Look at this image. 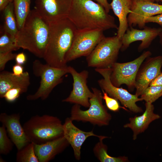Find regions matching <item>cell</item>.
<instances>
[{
    "label": "cell",
    "instance_id": "cell-9",
    "mask_svg": "<svg viewBox=\"0 0 162 162\" xmlns=\"http://www.w3.org/2000/svg\"><path fill=\"white\" fill-rule=\"evenodd\" d=\"M95 70L103 77V78L98 81L102 90L106 92L110 96L119 100L123 106L131 112L135 113L143 112L142 108L136 104V102L142 100L141 98L135 94L130 93L125 89L117 87L112 84L110 78L112 71L111 68H95Z\"/></svg>",
    "mask_w": 162,
    "mask_h": 162
},
{
    "label": "cell",
    "instance_id": "cell-31",
    "mask_svg": "<svg viewBox=\"0 0 162 162\" xmlns=\"http://www.w3.org/2000/svg\"><path fill=\"white\" fill-rule=\"evenodd\" d=\"M16 55L12 52L0 53V71L3 70L7 62L15 58Z\"/></svg>",
    "mask_w": 162,
    "mask_h": 162
},
{
    "label": "cell",
    "instance_id": "cell-35",
    "mask_svg": "<svg viewBox=\"0 0 162 162\" xmlns=\"http://www.w3.org/2000/svg\"><path fill=\"white\" fill-rule=\"evenodd\" d=\"M149 86H162V72L151 81Z\"/></svg>",
    "mask_w": 162,
    "mask_h": 162
},
{
    "label": "cell",
    "instance_id": "cell-10",
    "mask_svg": "<svg viewBox=\"0 0 162 162\" xmlns=\"http://www.w3.org/2000/svg\"><path fill=\"white\" fill-rule=\"evenodd\" d=\"M103 32L100 29L77 30L71 46L65 56L66 63L88 56L105 37Z\"/></svg>",
    "mask_w": 162,
    "mask_h": 162
},
{
    "label": "cell",
    "instance_id": "cell-32",
    "mask_svg": "<svg viewBox=\"0 0 162 162\" xmlns=\"http://www.w3.org/2000/svg\"><path fill=\"white\" fill-rule=\"evenodd\" d=\"M146 23L148 22L156 23L162 27V14L150 17L145 21Z\"/></svg>",
    "mask_w": 162,
    "mask_h": 162
},
{
    "label": "cell",
    "instance_id": "cell-13",
    "mask_svg": "<svg viewBox=\"0 0 162 162\" xmlns=\"http://www.w3.org/2000/svg\"><path fill=\"white\" fill-rule=\"evenodd\" d=\"M162 56L147 57L141 64L136 78L135 94L140 96L161 71Z\"/></svg>",
    "mask_w": 162,
    "mask_h": 162
},
{
    "label": "cell",
    "instance_id": "cell-36",
    "mask_svg": "<svg viewBox=\"0 0 162 162\" xmlns=\"http://www.w3.org/2000/svg\"><path fill=\"white\" fill-rule=\"evenodd\" d=\"M101 5L105 9L106 11L109 13L111 9L110 4H109L107 0H94Z\"/></svg>",
    "mask_w": 162,
    "mask_h": 162
},
{
    "label": "cell",
    "instance_id": "cell-23",
    "mask_svg": "<svg viewBox=\"0 0 162 162\" xmlns=\"http://www.w3.org/2000/svg\"><path fill=\"white\" fill-rule=\"evenodd\" d=\"M4 31L15 37L18 31L13 2H10L3 10Z\"/></svg>",
    "mask_w": 162,
    "mask_h": 162
},
{
    "label": "cell",
    "instance_id": "cell-38",
    "mask_svg": "<svg viewBox=\"0 0 162 162\" xmlns=\"http://www.w3.org/2000/svg\"><path fill=\"white\" fill-rule=\"evenodd\" d=\"M160 43L162 46V32L160 33L159 35Z\"/></svg>",
    "mask_w": 162,
    "mask_h": 162
},
{
    "label": "cell",
    "instance_id": "cell-6",
    "mask_svg": "<svg viewBox=\"0 0 162 162\" xmlns=\"http://www.w3.org/2000/svg\"><path fill=\"white\" fill-rule=\"evenodd\" d=\"M92 97L89 99L90 105L88 110H82L80 105L75 104L72 107L70 118L73 121L88 122L99 126L109 124L112 118L102 102L101 92L95 88H92Z\"/></svg>",
    "mask_w": 162,
    "mask_h": 162
},
{
    "label": "cell",
    "instance_id": "cell-25",
    "mask_svg": "<svg viewBox=\"0 0 162 162\" xmlns=\"http://www.w3.org/2000/svg\"><path fill=\"white\" fill-rule=\"evenodd\" d=\"M16 161L17 162H39L35 153L33 142H30L21 149L18 150Z\"/></svg>",
    "mask_w": 162,
    "mask_h": 162
},
{
    "label": "cell",
    "instance_id": "cell-41",
    "mask_svg": "<svg viewBox=\"0 0 162 162\" xmlns=\"http://www.w3.org/2000/svg\"><path fill=\"white\" fill-rule=\"evenodd\" d=\"M10 2H13V0H10Z\"/></svg>",
    "mask_w": 162,
    "mask_h": 162
},
{
    "label": "cell",
    "instance_id": "cell-16",
    "mask_svg": "<svg viewBox=\"0 0 162 162\" xmlns=\"http://www.w3.org/2000/svg\"><path fill=\"white\" fill-rule=\"evenodd\" d=\"M20 117L19 113H2L0 115V121L5 126L8 136L17 150L30 142L21 124Z\"/></svg>",
    "mask_w": 162,
    "mask_h": 162
},
{
    "label": "cell",
    "instance_id": "cell-33",
    "mask_svg": "<svg viewBox=\"0 0 162 162\" xmlns=\"http://www.w3.org/2000/svg\"><path fill=\"white\" fill-rule=\"evenodd\" d=\"M12 70L13 74L18 76H21L24 73L23 67L22 65L16 64L13 66Z\"/></svg>",
    "mask_w": 162,
    "mask_h": 162
},
{
    "label": "cell",
    "instance_id": "cell-26",
    "mask_svg": "<svg viewBox=\"0 0 162 162\" xmlns=\"http://www.w3.org/2000/svg\"><path fill=\"white\" fill-rule=\"evenodd\" d=\"M19 49L17 46L15 37L4 31L0 37V53L12 52Z\"/></svg>",
    "mask_w": 162,
    "mask_h": 162
},
{
    "label": "cell",
    "instance_id": "cell-5",
    "mask_svg": "<svg viewBox=\"0 0 162 162\" xmlns=\"http://www.w3.org/2000/svg\"><path fill=\"white\" fill-rule=\"evenodd\" d=\"M68 66L57 68L44 64L38 60L33 62L32 69L34 75L40 78L39 86L34 94L27 96L29 100H36L40 98L47 99L53 88L62 82L63 76L69 73Z\"/></svg>",
    "mask_w": 162,
    "mask_h": 162
},
{
    "label": "cell",
    "instance_id": "cell-1",
    "mask_svg": "<svg viewBox=\"0 0 162 162\" xmlns=\"http://www.w3.org/2000/svg\"><path fill=\"white\" fill-rule=\"evenodd\" d=\"M67 17L78 30L118 28L114 17L92 0H73Z\"/></svg>",
    "mask_w": 162,
    "mask_h": 162
},
{
    "label": "cell",
    "instance_id": "cell-2",
    "mask_svg": "<svg viewBox=\"0 0 162 162\" xmlns=\"http://www.w3.org/2000/svg\"><path fill=\"white\" fill-rule=\"evenodd\" d=\"M48 23L49 36L43 58L51 66L66 67L65 56L77 29L68 17Z\"/></svg>",
    "mask_w": 162,
    "mask_h": 162
},
{
    "label": "cell",
    "instance_id": "cell-18",
    "mask_svg": "<svg viewBox=\"0 0 162 162\" xmlns=\"http://www.w3.org/2000/svg\"><path fill=\"white\" fill-rule=\"evenodd\" d=\"M145 106V111L141 115L130 118L129 122L124 125V128H129L132 130L134 140L137 139L139 134L144 132L152 122L160 118L159 115L154 113L152 103L146 102Z\"/></svg>",
    "mask_w": 162,
    "mask_h": 162
},
{
    "label": "cell",
    "instance_id": "cell-14",
    "mask_svg": "<svg viewBox=\"0 0 162 162\" xmlns=\"http://www.w3.org/2000/svg\"><path fill=\"white\" fill-rule=\"evenodd\" d=\"M131 10L127 17L128 26L130 27L137 26L142 28L145 27L147 18L162 14V4L133 0Z\"/></svg>",
    "mask_w": 162,
    "mask_h": 162
},
{
    "label": "cell",
    "instance_id": "cell-34",
    "mask_svg": "<svg viewBox=\"0 0 162 162\" xmlns=\"http://www.w3.org/2000/svg\"><path fill=\"white\" fill-rule=\"evenodd\" d=\"M15 59L16 64L22 65L26 62V57L25 54L22 52L16 54Z\"/></svg>",
    "mask_w": 162,
    "mask_h": 162
},
{
    "label": "cell",
    "instance_id": "cell-17",
    "mask_svg": "<svg viewBox=\"0 0 162 162\" xmlns=\"http://www.w3.org/2000/svg\"><path fill=\"white\" fill-rule=\"evenodd\" d=\"M72 122L70 117L65 119L63 124V136L72 147L75 159L79 160L81 146L87 138L92 136L99 138L101 136L94 134L93 130L89 132L82 131L75 126Z\"/></svg>",
    "mask_w": 162,
    "mask_h": 162
},
{
    "label": "cell",
    "instance_id": "cell-22",
    "mask_svg": "<svg viewBox=\"0 0 162 162\" xmlns=\"http://www.w3.org/2000/svg\"><path fill=\"white\" fill-rule=\"evenodd\" d=\"M108 137L101 136L99 138V141L94 146L93 151L95 156L101 162H127L129 161L128 158L125 156L113 157L107 153V146L104 144L103 140Z\"/></svg>",
    "mask_w": 162,
    "mask_h": 162
},
{
    "label": "cell",
    "instance_id": "cell-28",
    "mask_svg": "<svg viewBox=\"0 0 162 162\" xmlns=\"http://www.w3.org/2000/svg\"><path fill=\"white\" fill-rule=\"evenodd\" d=\"M5 126L4 125L0 127V154L7 155L11 151L13 143L8 135Z\"/></svg>",
    "mask_w": 162,
    "mask_h": 162
},
{
    "label": "cell",
    "instance_id": "cell-37",
    "mask_svg": "<svg viewBox=\"0 0 162 162\" xmlns=\"http://www.w3.org/2000/svg\"><path fill=\"white\" fill-rule=\"evenodd\" d=\"M10 2V0H0V10L3 11Z\"/></svg>",
    "mask_w": 162,
    "mask_h": 162
},
{
    "label": "cell",
    "instance_id": "cell-4",
    "mask_svg": "<svg viewBox=\"0 0 162 162\" xmlns=\"http://www.w3.org/2000/svg\"><path fill=\"white\" fill-rule=\"evenodd\" d=\"M23 127L30 142L41 144L63 135V124L57 117L48 115H35Z\"/></svg>",
    "mask_w": 162,
    "mask_h": 162
},
{
    "label": "cell",
    "instance_id": "cell-11",
    "mask_svg": "<svg viewBox=\"0 0 162 162\" xmlns=\"http://www.w3.org/2000/svg\"><path fill=\"white\" fill-rule=\"evenodd\" d=\"M68 68L69 73L71 74L73 80V89L68 97L62 101L89 107V99L93 94L87 84L88 72L84 70L79 73L71 66H68Z\"/></svg>",
    "mask_w": 162,
    "mask_h": 162
},
{
    "label": "cell",
    "instance_id": "cell-29",
    "mask_svg": "<svg viewBox=\"0 0 162 162\" xmlns=\"http://www.w3.org/2000/svg\"><path fill=\"white\" fill-rule=\"evenodd\" d=\"M102 91L103 93V99L105 100L106 106L109 110L116 112L118 111L120 108H122L126 110H128L124 107L120 106L117 99L110 96L104 91L102 90Z\"/></svg>",
    "mask_w": 162,
    "mask_h": 162
},
{
    "label": "cell",
    "instance_id": "cell-8",
    "mask_svg": "<svg viewBox=\"0 0 162 162\" xmlns=\"http://www.w3.org/2000/svg\"><path fill=\"white\" fill-rule=\"evenodd\" d=\"M152 55L149 51H145L139 57L130 62L125 63L116 62L112 66L110 80L112 84L117 87L125 84L129 91L136 88V78L142 64Z\"/></svg>",
    "mask_w": 162,
    "mask_h": 162
},
{
    "label": "cell",
    "instance_id": "cell-15",
    "mask_svg": "<svg viewBox=\"0 0 162 162\" xmlns=\"http://www.w3.org/2000/svg\"><path fill=\"white\" fill-rule=\"evenodd\" d=\"M162 32V28L145 27L143 29H138L130 27L128 28L121 40L122 51L126 50L132 43L137 41L142 42L138 47L139 52L148 48L152 41Z\"/></svg>",
    "mask_w": 162,
    "mask_h": 162
},
{
    "label": "cell",
    "instance_id": "cell-19",
    "mask_svg": "<svg viewBox=\"0 0 162 162\" xmlns=\"http://www.w3.org/2000/svg\"><path fill=\"white\" fill-rule=\"evenodd\" d=\"M69 145L63 135L43 144L34 143V150L39 162H48L63 151Z\"/></svg>",
    "mask_w": 162,
    "mask_h": 162
},
{
    "label": "cell",
    "instance_id": "cell-3",
    "mask_svg": "<svg viewBox=\"0 0 162 162\" xmlns=\"http://www.w3.org/2000/svg\"><path fill=\"white\" fill-rule=\"evenodd\" d=\"M48 22L34 9L31 10L22 27L15 37L16 45L39 58L44 57L49 36Z\"/></svg>",
    "mask_w": 162,
    "mask_h": 162
},
{
    "label": "cell",
    "instance_id": "cell-40",
    "mask_svg": "<svg viewBox=\"0 0 162 162\" xmlns=\"http://www.w3.org/2000/svg\"><path fill=\"white\" fill-rule=\"evenodd\" d=\"M154 1L157 2H160L162 3V0H154Z\"/></svg>",
    "mask_w": 162,
    "mask_h": 162
},
{
    "label": "cell",
    "instance_id": "cell-12",
    "mask_svg": "<svg viewBox=\"0 0 162 162\" xmlns=\"http://www.w3.org/2000/svg\"><path fill=\"white\" fill-rule=\"evenodd\" d=\"M73 0H35L34 9L48 22L68 17Z\"/></svg>",
    "mask_w": 162,
    "mask_h": 162
},
{
    "label": "cell",
    "instance_id": "cell-20",
    "mask_svg": "<svg viewBox=\"0 0 162 162\" xmlns=\"http://www.w3.org/2000/svg\"><path fill=\"white\" fill-rule=\"evenodd\" d=\"M30 84V77L27 71L18 76L8 71H1L0 73V97L3 98L8 90L13 88H21L26 92Z\"/></svg>",
    "mask_w": 162,
    "mask_h": 162
},
{
    "label": "cell",
    "instance_id": "cell-21",
    "mask_svg": "<svg viewBox=\"0 0 162 162\" xmlns=\"http://www.w3.org/2000/svg\"><path fill=\"white\" fill-rule=\"evenodd\" d=\"M133 2V0H112L110 4L114 14L118 19L117 35L121 39L128 28L127 17L131 12Z\"/></svg>",
    "mask_w": 162,
    "mask_h": 162
},
{
    "label": "cell",
    "instance_id": "cell-24",
    "mask_svg": "<svg viewBox=\"0 0 162 162\" xmlns=\"http://www.w3.org/2000/svg\"><path fill=\"white\" fill-rule=\"evenodd\" d=\"M31 0H13L14 12L18 30L23 26L30 11Z\"/></svg>",
    "mask_w": 162,
    "mask_h": 162
},
{
    "label": "cell",
    "instance_id": "cell-7",
    "mask_svg": "<svg viewBox=\"0 0 162 162\" xmlns=\"http://www.w3.org/2000/svg\"><path fill=\"white\" fill-rule=\"evenodd\" d=\"M122 46L121 39L117 35L105 37L86 57L88 66L99 68H111L116 62Z\"/></svg>",
    "mask_w": 162,
    "mask_h": 162
},
{
    "label": "cell",
    "instance_id": "cell-39",
    "mask_svg": "<svg viewBox=\"0 0 162 162\" xmlns=\"http://www.w3.org/2000/svg\"><path fill=\"white\" fill-rule=\"evenodd\" d=\"M133 1H146V2H154L155 1L154 0H133Z\"/></svg>",
    "mask_w": 162,
    "mask_h": 162
},
{
    "label": "cell",
    "instance_id": "cell-27",
    "mask_svg": "<svg viewBox=\"0 0 162 162\" xmlns=\"http://www.w3.org/2000/svg\"><path fill=\"white\" fill-rule=\"evenodd\" d=\"M140 96L142 100L152 103L162 96V86H149Z\"/></svg>",
    "mask_w": 162,
    "mask_h": 162
},
{
    "label": "cell",
    "instance_id": "cell-30",
    "mask_svg": "<svg viewBox=\"0 0 162 162\" xmlns=\"http://www.w3.org/2000/svg\"><path fill=\"white\" fill-rule=\"evenodd\" d=\"M25 92L20 88H13L8 90L4 94L3 98L9 102L15 101L20 94Z\"/></svg>",
    "mask_w": 162,
    "mask_h": 162
}]
</instances>
